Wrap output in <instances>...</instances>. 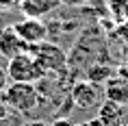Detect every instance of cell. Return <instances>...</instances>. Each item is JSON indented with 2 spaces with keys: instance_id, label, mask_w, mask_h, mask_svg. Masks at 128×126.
<instances>
[{
  "instance_id": "cell-1",
  "label": "cell",
  "mask_w": 128,
  "mask_h": 126,
  "mask_svg": "<svg viewBox=\"0 0 128 126\" xmlns=\"http://www.w3.org/2000/svg\"><path fill=\"white\" fill-rule=\"evenodd\" d=\"M2 98L11 111L22 115L33 113L41 102L37 85H28V83H9V87L2 91Z\"/></svg>"
},
{
  "instance_id": "cell-2",
  "label": "cell",
  "mask_w": 128,
  "mask_h": 126,
  "mask_svg": "<svg viewBox=\"0 0 128 126\" xmlns=\"http://www.w3.org/2000/svg\"><path fill=\"white\" fill-rule=\"evenodd\" d=\"M7 74L11 83H28V85H37L46 76V72L41 70V65L30 52L13 57L7 63Z\"/></svg>"
},
{
  "instance_id": "cell-3",
  "label": "cell",
  "mask_w": 128,
  "mask_h": 126,
  "mask_svg": "<svg viewBox=\"0 0 128 126\" xmlns=\"http://www.w3.org/2000/svg\"><path fill=\"white\" fill-rule=\"evenodd\" d=\"M28 52L37 59V63L41 65V70L46 74L61 72V70H65V65H68V54H65V50L61 46H56V44H52V41H41L37 46H30Z\"/></svg>"
},
{
  "instance_id": "cell-4",
  "label": "cell",
  "mask_w": 128,
  "mask_h": 126,
  "mask_svg": "<svg viewBox=\"0 0 128 126\" xmlns=\"http://www.w3.org/2000/svg\"><path fill=\"white\" fill-rule=\"evenodd\" d=\"M70 100L76 109H96L102 104V91L98 85L89 83V80H78L72 85Z\"/></svg>"
},
{
  "instance_id": "cell-5",
  "label": "cell",
  "mask_w": 128,
  "mask_h": 126,
  "mask_svg": "<svg viewBox=\"0 0 128 126\" xmlns=\"http://www.w3.org/2000/svg\"><path fill=\"white\" fill-rule=\"evenodd\" d=\"M28 50H30V46L15 33L13 24L0 28V54H2L7 61H11L13 57H18V54L28 52Z\"/></svg>"
},
{
  "instance_id": "cell-6",
  "label": "cell",
  "mask_w": 128,
  "mask_h": 126,
  "mask_svg": "<svg viewBox=\"0 0 128 126\" xmlns=\"http://www.w3.org/2000/svg\"><path fill=\"white\" fill-rule=\"evenodd\" d=\"M13 28L28 46H37L41 41H46V35H48L46 24H44L39 18H24V20L15 22Z\"/></svg>"
},
{
  "instance_id": "cell-7",
  "label": "cell",
  "mask_w": 128,
  "mask_h": 126,
  "mask_svg": "<svg viewBox=\"0 0 128 126\" xmlns=\"http://www.w3.org/2000/svg\"><path fill=\"white\" fill-rule=\"evenodd\" d=\"M104 96H106V100H111V102H115V104H120V106L128 104V80L122 78L120 74L113 76L104 85Z\"/></svg>"
},
{
  "instance_id": "cell-8",
  "label": "cell",
  "mask_w": 128,
  "mask_h": 126,
  "mask_svg": "<svg viewBox=\"0 0 128 126\" xmlns=\"http://www.w3.org/2000/svg\"><path fill=\"white\" fill-rule=\"evenodd\" d=\"M98 119L104 126H122V122H124V111H122L120 104H115L111 100H104L98 106Z\"/></svg>"
},
{
  "instance_id": "cell-9",
  "label": "cell",
  "mask_w": 128,
  "mask_h": 126,
  "mask_svg": "<svg viewBox=\"0 0 128 126\" xmlns=\"http://www.w3.org/2000/svg\"><path fill=\"white\" fill-rule=\"evenodd\" d=\"M113 76H117V72H115V67H111V65H100V63H96V65L87 67V80L94 83V85H106Z\"/></svg>"
},
{
  "instance_id": "cell-10",
  "label": "cell",
  "mask_w": 128,
  "mask_h": 126,
  "mask_svg": "<svg viewBox=\"0 0 128 126\" xmlns=\"http://www.w3.org/2000/svg\"><path fill=\"white\" fill-rule=\"evenodd\" d=\"M56 5V0H22V9L28 18H39Z\"/></svg>"
},
{
  "instance_id": "cell-11",
  "label": "cell",
  "mask_w": 128,
  "mask_h": 126,
  "mask_svg": "<svg viewBox=\"0 0 128 126\" xmlns=\"http://www.w3.org/2000/svg\"><path fill=\"white\" fill-rule=\"evenodd\" d=\"M111 11L117 20H128V0H111Z\"/></svg>"
},
{
  "instance_id": "cell-12",
  "label": "cell",
  "mask_w": 128,
  "mask_h": 126,
  "mask_svg": "<svg viewBox=\"0 0 128 126\" xmlns=\"http://www.w3.org/2000/svg\"><path fill=\"white\" fill-rule=\"evenodd\" d=\"M9 87V74H7V67H0V93Z\"/></svg>"
},
{
  "instance_id": "cell-13",
  "label": "cell",
  "mask_w": 128,
  "mask_h": 126,
  "mask_svg": "<svg viewBox=\"0 0 128 126\" xmlns=\"http://www.w3.org/2000/svg\"><path fill=\"white\" fill-rule=\"evenodd\" d=\"M7 115H9V106L4 102V98H2V93H0V122H4Z\"/></svg>"
},
{
  "instance_id": "cell-14",
  "label": "cell",
  "mask_w": 128,
  "mask_h": 126,
  "mask_svg": "<svg viewBox=\"0 0 128 126\" xmlns=\"http://www.w3.org/2000/svg\"><path fill=\"white\" fill-rule=\"evenodd\" d=\"M52 126H78V124L70 122L68 117H59V119H54V122H52Z\"/></svg>"
},
{
  "instance_id": "cell-15",
  "label": "cell",
  "mask_w": 128,
  "mask_h": 126,
  "mask_svg": "<svg viewBox=\"0 0 128 126\" xmlns=\"http://www.w3.org/2000/svg\"><path fill=\"white\" fill-rule=\"evenodd\" d=\"M78 126H104V124H102L98 117H94V119H87L85 124H78Z\"/></svg>"
},
{
  "instance_id": "cell-16",
  "label": "cell",
  "mask_w": 128,
  "mask_h": 126,
  "mask_svg": "<svg viewBox=\"0 0 128 126\" xmlns=\"http://www.w3.org/2000/svg\"><path fill=\"white\" fill-rule=\"evenodd\" d=\"M63 2H68V5H82V0H63Z\"/></svg>"
}]
</instances>
